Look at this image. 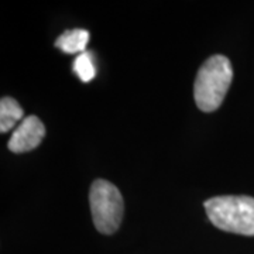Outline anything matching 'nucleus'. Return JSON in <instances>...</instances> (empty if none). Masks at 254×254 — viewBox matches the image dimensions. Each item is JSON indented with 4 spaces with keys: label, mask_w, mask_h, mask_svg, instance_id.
I'll return each instance as SVG.
<instances>
[{
    "label": "nucleus",
    "mask_w": 254,
    "mask_h": 254,
    "mask_svg": "<svg viewBox=\"0 0 254 254\" xmlns=\"http://www.w3.org/2000/svg\"><path fill=\"white\" fill-rule=\"evenodd\" d=\"M89 43V33L83 28H73L63 33L57 38L55 47L66 54H82Z\"/></svg>",
    "instance_id": "obj_5"
},
{
    "label": "nucleus",
    "mask_w": 254,
    "mask_h": 254,
    "mask_svg": "<svg viewBox=\"0 0 254 254\" xmlns=\"http://www.w3.org/2000/svg\"><path fill=\"white\" fill-rule=\"evenodd\" d=\"M24 112L18 102L10 96H3L0 100V131L7 133L16 125L23 122Z\"/></svg>",
    "instance_id": "obj_6"
},
{
    "label": "nucleus",
    "mask_w": 254,
    "mask_h": 254,
    "mask_svg": "<svg viewBox=\"0 0 254 254\" xmlns=\"http://www.w3.org/2000/svg\"><path fill=\"white\" fill-rule=\"evenodd\" d=\"M46 136V126L37 116H27L16 127L7 147L11 153H27L41 144Z\"/></svg>",
    "instance_id": "obj_4"
},
{
    "label": "nucleus",
    "mask_w": 254,
    "mask_h": 254,
    "mask_svg": "<svg viewBox=\"0 0 254 254\" xmlns=\"http://www.w3.org/2000/svg\"><path fill=\"white\" fill-rule=\"evenodd\" d=\"M212 225L229 233L254 236V198L246 195H223L205 200Z\"/></svg>",
    "instance_id": "obj_2"
},
{
    "label": "nucleus",
    "mask_w": 254,
    "mask_h": 254,
    "mask_svg": "<svg viewBox=\"0 0 254 254\" xmlns=\"http://www.w3.org/2000/svg\"><path fill=\"white\" fill-rule=\"evenodd\" d=\"M73 71L82 82H91L95 78L96 71H95L92 54L89 51L78 54V57L73 61Z\"/></svg>",
    "instance_id": "obj_7"
},
{
    "label": "nucleus",
    "mask_w": 254,
    "mask_h": 254,
    "mask_svg": "<svg viewBox=\"0 0 254 254\" xmlns=\"http://www.w3.org/2000/svg\"><path fill=\"white\" fill-rule=\"evenodd\" d=\"M233 81V68L225 55H212L202 64L195 78L193 98L202 112H215L223 103Z\"/></svg>",
    "instance_id": "obj_1"
},
{
    "label": "nucleus",
    "mask_w": 254,
    "mask_h": 254,
    "mask_svg": "<svg viewBox=\"0 0 254 254\" xmlns=\"http://www.w3.org/2000/svg\"><path fill=\"white\" fill-rule=\"evenodd\" d=\"M89 205L95 227L103 235L115 233L125 212L123 198L118 187L106 180L93 181L89 190Z\"/></svg>",
    "instance_id": "obj_3"
}]
</instances>
